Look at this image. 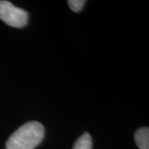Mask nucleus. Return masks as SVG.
Instances as JSON below:
<instances>
[{
    "mask_svg": "<svg viewBox=\"0 0 149 149\" xmlns=\"http://www.w3.org/2000/svg\"><path fill=\"white\" fill-rule=\"evenodd\" d=\"M45 128L41 123L30 121L17 129L6 143L7 149H34L42 141Z\"/></svg>",
    "mask_w": 149,
    "mask_h": 149,
    "instance_id": "obj_1",
    "label": "nucleus"
},
{
    "mask_svg": "<svg viewBox=\"0 0 149 149\" xmlns=\"http://www.w3.org/2000/svg\"><path fill=\"white\" fill-rule=\"evenodd\" d=\"M0 19L13 27H23L27 25L28 14L8 1H0Z\"/></svg>",
    "mask_w": 149,
    "mask_h": 149,
    "instance_id": "obj_2",
    "label": "nucleus"
},
{
    "mask_svg": "<svg viewBox=\"0 0 149 149\" xmlns=\"http://www.w3.org/2000/svg\"><path fill=\"white\" fill-rule=\"evenodd\" d=\"M134 140L139 149H149V128H139L135 133Z\"/></svg>",
    "mask_w": 149,
    "mask_h": 149,
    "instance_id": "obj_3",
    "label": "nucleus"
},
{
    "mask_svg": "<svg viewBox=\"0 0 149 149\" xmlns=\"http://www.w3.org/2000/svg\"><path fill=\"white\" fill-rule=\"evenodd\" d=\"M92 138L89 133H84L74 143L72 149H92Z\"/></svg>",
    "mask_w": 149,
    "mask_h": 149,
    "instance_id": "obj_4",
    "label": "nucleus"
},
{
    "mask_svg": "<svg viewBox=\"0 0 149 149\" xmlns=\"http://www.w3.org/2000/svg\"><path fill=\"white\" fill-rule=\"evenodd\" d=\"M67 3H68V5L71 10L74 11L75 13H78V12L81 11L82 8L84 7L85 1L84 0H69Z\"/></svg>",
    "mask_w": 149,
    "mask_h": 149,
    "instance_id": "obj_5",
    "label": "nucleus"
}]
</instances>
